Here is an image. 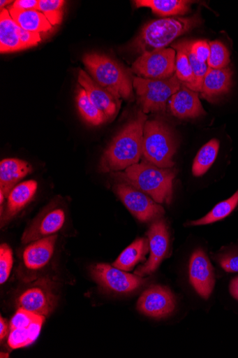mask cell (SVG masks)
Segmentation results:
<instances>
[{
  "instance_id": "4316f807",
  "label": "cell",
  "mask_w": 238,
  "mask_h": 358,
  "mask_svg": "<svg viewBox=\"0 0 238 358\" xmlns=\"http://www.w3.org/2000/svg\"><path fill=\"white\" fill-rule=\"evenodd\" d=\"M237 206L238 189L230 199L217 204L206 216H204L199 220L189 222L186 225H206L222 220L230 215Z\"/></svg>"
},
{
  "instance_id": "cb8c5ba5",
  "label": "cell",
  "mask_w": 238,
  "mask_h": 358,
  "mask_svg": "<svg viewBox=\"0 0 238 358\" xmlns=\"http://www.w3.org/2000/svg\"><path fill=\"white\" fill-rule=\"evenodd\" d=\"M10 16L22 29L31 32H47L52 25L45 15L38 10H22L10 8Z\"/></svg>"
},
{
  "instance_id": "7a4b0ae2",
  "label": "cell",
  "mask_w": 238,
  "mask_h": 358,
  "mask_svg": "<svg viewBox=\"0 0 238 358\" xmlns=\"http://www.w3.org/2000/svg\"><path fill=\"white\" fill-rule=\"evenodd\" d=\"M120 182L130 185L148 194L158 204L172 203L177 171L161 169L144 160L130 166L123 173H113Z\"/></svg>"
},
{
  "instance_id": "e575fe53",
  "label": "cell",
  "mask_w": 238,
  "mask_h": 358,
  "mask_svg": "<svg viewBox=\"0 0 238 358\" xmlns=\"http://www.w3.org/2000/svg\"><path fill=\"white\" fill-rule=\"evenodd\" d=\"M18 36L24 49L37 45L41 41L40 34L26 31L18 27Z\"/></svg>"
},
{
  "instance_id": "603a6c76",
  "label": "cell",
  "mask_w": 238,
  "mask_h": 358,
  "mask_svg": "<svg viewBox=\"0 0 238 358\" xmlns=\"http://www.w3.org/2000/svg\"><path fill=\"white\" fill-rule=\"evenodd\" d=\"M149 252V239L139 238L121 253L112 266L126 272L131 271L135 266L146 259Z\"/></svg>"
},
{
  "instance_id": "e0dca14e",
  "label": "cell",
  "mask_w": 238,
  "mask_h": 358,
  "mask_svg": "<svg viewBox=\"0 0 238 358\" xmlns=\"http://www.w3.org/2000/svg\"><path fill=\"white\" fill-rule=\"evenodd\" d=\"M29 162L16 158L5 159L0 162V206L8 198L12 189L21 180L31 173Z\"/></svg>"
},
{
  "instance_id": "9a60e30c",
  "label": "cell",
  "mask_w": 238,
  "mask_h": 358,
  "mask_svg": "<svg viewBox=\"0 0 238 358\" xmlns=\"http://www.w3.org/2000/svg\"><path fill=\"white\" fill-rule=\"evenodd\" d=\"M78 81L94 105L108 119L113 118L117 115L121 102L114 95L101 87L82 70L80 71Z\"/></svg>"
},
{
  "instance_id": "4dcf8cb0",
  "label": "cell",
  "mask_w": 238,
  "mask_h": 358,
  "mask_svg": "<svg viewBox=\"0 0 238 358\" xmlns=\"http://www.w3.org/2000/svg\"><path fill=\"white\" fill-rule=\"evenodd\" d=\"M186 48L194 76V81L193 84L187 87L196 92H201L204 78H205L209 69L208 64L207 63H202L198 61L195 55L191 52L188 45V41H186Z\"/></svg>"
},
{
  "instance_id": "7c38bea8",
  "label": "cell",
  "mask_w": 238,
  "mask_h": 358,
  "mask_svg": "<svg viewBox=\"0 0 238 358\" xmlns=\"http://www.w3.org/2000/svg\"><path fill=\"white\" fill-rule=\"evenodd\" d=\"M149 243L150 256L142 266L134 272L141 277L154 273L160 266L169 251L170 236L168 227L163 219L155 220L147 232Z\"/></svg>"
},
{
  "instance_id": "d6a6232c",
  "label": "cell",
  "mask_w": 238,
  "mask_h": 358,
  "mask_svg": "<svg viewBox=\"0 0 238 358\" xmlns=\"http://www.w3.org/2000/svg\"><path fill=\"white\" fill-rule=\"evenodd\" d=\"M13 266V253L11 248L6 243L0 247V283L8 280Z\"/></svg>"
},
{
  "instance_id": "6da1fadb",
  "label": "cell",
  "mask_w": 238,
  "mask_h": 358,
  "mask_svg": "<svg viewBox=\"0 0 238 358\" xmlns=\"http://www.w3.org/2000/svg\"><path fill=\"white\" fill-rule=\"evenodd\" d=\"M147 116L140 111L114 138L102 156L100 170L103 173L125 171L139 164L143 155L144 129Z\"/></svg>"
},
{
  "instance_id": "8d00e7d4",
  "label": "cell",
  "mask_w": 238,
  "mask_h": 358,
  "mask_svg": "<svg viewBox=\"0 0 238 358\" xmlns=\"http://www.w3.org/2000/svg\"><path fill=\"white\" fill-rule=\"evenodd\" d=\"M39 2L38 0H17L11 8L22 10H38Z\"/></svg>"
},
{
  "instance_id": "52a82bcc",
  "label": "cell",
  "mask_w": 238,
  "mask_h": 358,
  "mask_svg": "<svg viewBox=\"0 0 238 358\" xmlns=\"http://www.w3.org/2000/svg\"><path fill=\"white\" fill-rule=\"evenodd\" d=\"M176 57L172 48L146 52L133 62L132 71L145 79L170 78L176 74Z\"/></svg>"
},
{
  "instance_id": "f546056e",
  "label": "cell",
  "mask_w": 238,
  "mask_h": 358,
  "mask_svg": "<svg viewBox=\"0 0 238 358\" xmlns=\"http://www.w3.org/2000/svg\"><path fill=\"white\" fill-rule=\"evenodd\" d=\"M210 56L207 61L209 68L223 69L227 68L230 62V52L225 45L218 41L209 43Z\"/></svg>"
},
{
  "instance_id": "1f68e13d",
  "label": "cell",
  "mask_w": 238,
  "mask_h": 358,
  "mask_svg": "<svg viewBox=\"0 0 238 358\" xmlns=\"http://www.w3.org/2000/svg\"><path fill=\"white\" fill-rule=\"evenodd\" d=\"M64 3L61 0H40L38 10L45 15L52 26L58 25L62 21Z\"/></svg>"
},
{
  "instance_id": "ac0fdd59",
  "label": "cell",
  "mask_w": 238,
  "mask_h": 358,
  "mask_svg": "<svg viewBox=\"0 0 238 358\" xmlns=\"http://www.w3.org/2000/svg\"><path fill=\"white\" fill-rule=\"evenodd\" d=\"M66 215L61 208L53 209L34 222L22 237L23 244L31 243L56 234L64 226Z\"/></svg>"
},
{
  "instance_id": "d4e9b609",
  "label": "cell",
  "mask_w": 238,
  "mask_h": 358,
  "mask_svg": "<svg viewBox=\"0 0 238 358\" xmlns=\"http://www.w3.org/2000/svg\"><path fill=\"white\" fill-rule=\"evenodd\" d=\"M137 8H148L161 17L184 15L188 13L192 3L186 0H137Z\"/></svg>"
},
{
  "instance_id": "5b68a950",
  "label": "cell",
  "mask_w": 238,
  "mask_h": 358,
  "mask_svg": "<svg viewBox=\"0 0 238 358\" xmlns=\"http://www.w3.org/2000/svg\"><path fill=\"white\" fill-rule=\"evenodd\" d=\"M177 142L172 130L158 120L147 121L144 129L143 157L161 169H172Z\"/></svg>"
},
{
  "instance_id": "836d02e7",
  "label": "cell",
  "mask_w": 238,
  "mask_h": 358,
  "mask_svg": "<svg viewBox=\"0 0 238 358\" xmlns=\"http://www.w3.org/2000/svg\"><path fill=\"white\" fill-rule=\"evenodd\" d=\"M188 45L191 52L195 55L198 61L202 63H207L210 56V45L207 41H188Z\"/></svg>"
},
{
  "instance_id": "3957f363",
  "label": "cell",
  "mask_w": 238,
  "mask_h": 358,
  "mask_svg": "<svg viewBox=\"0 0 238 358\" xmlns=\"http://www.w3.org/2000/svg\"><path fill=\"white\" fill-rule=\"evenodd\" d=\"M202 23L198 13L190 17L163 18L151 21L142 29L132 43V48L143 54L165 48L177 38Z\"/></svg>"
},
{
  "instance_id": "ab89813d",
  "label": "cell",
  "mask_w": 238,
  "mask_h": 358,
  "mask_svg": "<svg viewBox=\"0 0 238 358\" xmlns=\"http://www.w3.org/2000/svg\"><path fill=\"white\" fill-rule=\"evenodd\" d=\"M11 3H13V1H10V0H2V1H0V8L3 10L6 5L10 4Z\"/></svg>"
},
{
  "instance_id": "7402d4cb",
  "label": "cell",
  "mask_w": 238,
  "mask_h": 358,
  "mask_svg": "<svg viewBox=\"0 0 238 358\" xmlns=\"http://www.w3.org/2000/svg\"><path fill=\"white\" fill-rule=\"evenodd\" d=\"M18 27L8 10L0 12V52L2 54L24 50L18 36Z\"/></svg>"
},
{
  "instance_id": "74e56055",
  "label": "cell",
  "mask_w": 238,
  "mask_h": 358,
  "mask_svg": "<svg viewBox=\"0 0 238 358\" xmlns=\"http://www.w3.org/2000/svg\"><path fill=\"white\" fill-rule=\"evenodd\" d=\"M9 334L10 327H8L7 320L1 316L0 317V340H1V342L3 341Z\"/></svg>"
},
{
  "instance_id": "83f0119b",
  "label": "cell",
  "mask_w": 238,
  "mask_h": 358,
  "mask_svg": "<svg viewBox=\"0 0 238 358\" xmlns=\"http://www.w3.org/2000/svg\"><path fill=\"white\" fill-rule=\"evenodd\" d=\"M77 105L82 117L90 124L100 125L108 120L107 116L94 105L82 87H80L77 92Z\"/></svg>"
},
{
  "instance_id": "f1b7e54d",
  "label": "cell",
  "mask_w": 238,
  "mask_h": 358,
  "mask_svg": "<svg viewBox=\"0 0 238 358\" xmlns=\"http://www.w3.org/2000/svg\"><path fill=\"white\" fill-rule=\"evenodd\" d=\"M172 48L177 51L176 76L182 85L188 87L193 84L194 76L186 48V41L173 44Z\"/></svg>"
},
{
  "instance_id": "d6986e66",
  "label": "cell",
  "mask_w": 238,
  "mask_h": 358,
  "mask_svg": "<svg viewBox=\"0 0 238 358\" xmlns=\"http://www.w3.org/2000/svg\"><path fill=\"white\" fill-rule=\"evenodd\" d=\"M38 189L36 180H30L16 185L8 198L6 209L1 216V225L10 222L35 198Z\"/></svg>"
},
{
  "instance_id": "ffe728a7",
  "label": "cell",
  "mask_w": 238,
  "mask_h": 358,
  "mask_svg": "<svg viewBox=\"0 0 238 358\" xmlns=\"http://www.w3.org/2000/svg\"><path fill=\"white\" fill-rule=\"evenodd\" d=\"M170 109L179 119H192L205 115L198 92L181 84L169 101Z\"/></svg>"
},
{
  "instance_id": "484cf974",
  "label": "cell",
  "mask_w": 238,
  "mask_h": 358,
  "mask_svg": "<svg viewBox=\"0 0 238 358\" xmlns=\"http://www.w3.org/2000/svg\"><path fill=\"white\" fill-rule=\"evenodd\" d=\"M220 148V142L213 139L203 145L198 151L192 167L193 175L200 177L210 169L216 159Z\"/></svg>"
},
{
  "instance_id": "d590c367",
  "label": "cell",
  "mask_w": 238,
  "mask_h": 358,
  "mask_svg": "<svg viewBox=\"0 0 238 358\" xmlns=\"http://www.w3.org/2000/svg\"><path fill=\"white\" fill-rule=\"evenodd\" d=\"M218 262L225 272H238V252L221 255Z\"/></svg>"
},
{
  "instance_id": "5bb4252c",
  "label": "cell",
  "mask_w": 238,
  "mask_h": 358,
  "mask_svg": "<svg viewBox=\"0 0 238 358\" xmlns=\"http://www.w3.org/2000/svg\"><path fill=\"white\" fill-rule=\"evenodd\" d=\"M189 278L197 294L203 299L208 300L215 287L216 276L209 257L201 248L195 250L191 255Z\"/></svg>"
},
{
  "instance_id": "ba28073f",
  "label": "cell",
  "mask_w": 238,
  "mask_h": 358,
  "mask_svg": "<svg viewBox=\"0 0 238 358\" xmlns=\"http://www.w3.org/2000/svg\"><path fill=\"white\" fill-rule=\"evenodd\" d=\"M114 191L130 213L142 222L155 221L165 214L163 207L149 195L130 185L120 182Z\"/></svg>"
},
{
  "instance_id": "60d3db41",
  "label": "cell",
  "mask_w": 238,
  "mask_h": 358,
  "mask_svg": "<svg viewBox=\"0 0 238 358\" xmlns=\"http://www.w3.org/2000/svg\"><path fill=\"white\" fill-rule=\"evenodd\" d=\"M1 357H9V355L6 353L1 352Z\"/></svg>"
},
{
  "instance_id": "30bf717a",
  "label": "cell",
  "mask_w": 238,
  "mask_h": 358,
  "mask_svg": "<svg viewBox=\"0 0 238 358\" xmlns=\"http://www.w3.org/2000/svg\"><path fill=\"white\" fill-rule=\"evenodd\" d=\"M45 316L19 308L10 323L8 344L13 349L27 347L38 338Z\"/></svg>"
},
{
  "instance_id": "277c9868",
  "label": "cell",
  "mask_w": 238,
  "mask_h": 358,
  "mask_svg": "<svg viewBox=\"0 0 238 358\" xmlns=\"http://www.w3.org/2000/svg\"><path fill=\"white\" fill-rule=\"evenodd\" d=\"M83 62L93 80L110 92L117 99L133 101V80L131 73L116 60L98 53H89Z\"/></svg>"
},
{
  "instance_id": "8992f818",
  "label": "cell",
  "mask_w": 238,
  "mask_h": 358,
  "mask_svg": "<svg viewBox=\"0 0 238 358\" xmlns=\"http://www.w3.org/2000/svg\"><path fill=\"white\" fill-rule=\"evenodd\" d=\"M181 83L176 74L163 80H150L133 78V87L137 92L142 111L164 112L168 101L181 88Z\"/></svg>"
},
{
  "instance_id": "4fadbf2b",
  "label": "cell",
  "mask_w": 238,
  "mask_h": 358,
  "mask_svg": "<svg viewBox=\"0 0 238 358\" xmlns=\"http://www.w3.org/2000/svg\"><path fill=\"white\" fill-rule=\"evenodd\" d=\"M176 298L168 287L152 285L146 289L137 303V309L142 314L161 319L171 315L176 308Z\"/></svg>"
},
{
  "instance_id": "f35d334b",
  "label": "cell",
  "mask_w": 238,
  "mask_h": 358,
  "mask_svg": "<svg viewBox=\"0 0 238 358\" xmlns=\"http://www.w3.org/2000/svg\"><path fill=\"white\" fill-rule=\"evenodd\" d=\"M230 292L231 296L238 301V277L231 280L230 284Z\"/></svg>"
},
{
  "instance_id": "2e32d148",
  "label": "cell",
  "mask_w": 238,
  "mask_h": 358,
  "mask_svg": "<svg viewBox=\"0 0 238 358\" xmlns=\"http://www.w3.org/2000/svg\"><path fill=\"white\" fill-rule=\"evenodd\" d=\"M57 236L53 235L31 243L24 250L22 263L26 272L37 273L43 269L53 256Z\"/></svg>"
},
{
  "instance_id": "44dd1931",
  "label": "cell",
  "mask_w": 238,
  "mask_h": 358,
  "mask_svg": "<svg viewBox=\"0 0 238 358\" xmlns=\"http://www.w3.org/2000/svg\"><path fill=\"white\" fill-rule=\"evenodd\" d=\"M232 73L228 68L216 70L209 68L204 78L202 96L209 101L228 93L232 87Z\"/></svg>"
},
{
  "instance_id": "8fae6325",
  "label": "cell",
  "mask_w": 238,
  "mask_h": 358,
  "mask_svg": "<svg viewBox=\"0 0 238 358\" xmlns=\"http://www.w3.org/2000/svg\"><path fill=\"white\" fill-rule=\"evenodd\" d=\"M91 274L102 287L117 294H128L145 285L147 278L132 275L109 264H100L92 267Z\"/></svg>"
},
{
  "instance_id": "9c48e42d",
  "label": "cell",
  "mask_w": 238,
  "mask_h": 358,
  "mask_svg": "<svg viewBox=\"0 0 238 358\" xmlns=\"http://www.w3.org/2000/svg\"><path fill=\"white\" fill-rule=\"evenodd\" d=\"M57 302L54 282L41 278L30 283L19 295V308L45 317L54 310Z\"/></svg>"
}]
</instances>
